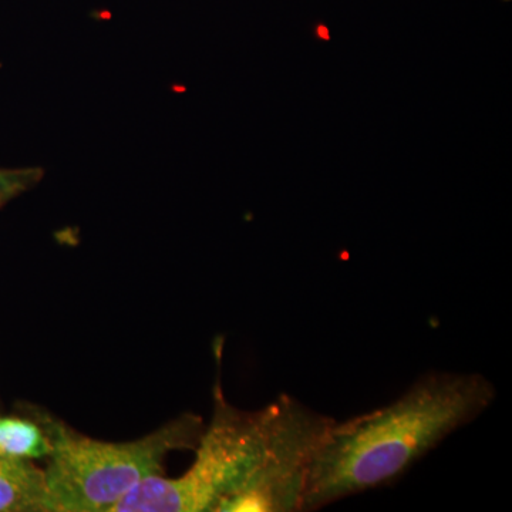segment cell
<instances>
[{
	"label": "cell",
	"mask_w": 512,
	"mask_h": 512,
	"mask_svg": "<svg viewBox=\"0 0 512 512\" xmlns=\"http://www.w3.org/2000/svg\"><path fill=\"white\" fill-rule=\"evenodd\" d=\"M333 421L286 394L242 412L218 382L191 467L180 477L148 478L114 512L301 511L313 454Z\"/></svg>",
	"instance_id": "1"
},
{
	"label": "cell",
	"mask_w": 512,
	"mask_h": 512,
	"mask_svg": "<svg viewBox=\"0 0 512 512\" xmlns=\"http://www.w3.org/2000/svg\"><path fill=\"white\" fill-rule=\"evenodd\" d=\"M495 396L494 384L478 373L434 372L389 406L333 421L313 454L301 511L393 484Z\"/></svg>",
	"instance_id": "2"
},
{
	"label": "cell",
	"mask_w": 512,
	"mask_h": 512,
	"mask_svg": "<svg viewBox=\"0 0 512 512\" xmlns=\"http://www.w3.org/2000/svg\"><path fill=\"white\" fill-rule=\"evenodd\" d=\"M22 410L49 439L43 470L53 512H114L138 485L164 474L171 453L194 451L205 429L201 416L185 413L141 439L111 443L84 436L42 407Z\"/></svg>",
	"instance_id": "3"
},
{
	"label": "cell",
	"mask_w": 512,
	"mask_h": 512,
	"mask_svg": "<svg viewBox=\"0 0 512 512\" xmlns=\"http://www.w3.org/2000/svg\"><path fill=\"white\" fill-rule=\"evenodd\" d=\"M0 512H53L45 470L35 461L0 457Z\"/></svg>",
	"instance_id": "4"
},
{
	"label": "cell",
	"mask_w": 512,
	"mask_h": 512,
	"mask_svg": "<svg viewBox=\"0 0 512 512\" xmlns=\"http://www.w3.org/2000/svg\"><path fill=\"white\" fill-rule=\"evenodd\" d=\"M50 443L46 431L25 410L20 414L0 413V457L15 460H46Z\"/></svg>",
	"instance_id": "5"
},
{
	"label": "cell",
	"mask_w": 512,
	"mask_h": 512,
	"mask_svg": "<svg viewBox=\"0 0 512 512\" xmlns=\"http://www.w3.org/2000/svg\"><path fill=\"white\" fill-rule=\"evenodd\" d=\"M42 178V168H0V210L9 202L36 187Z\"/></svg>",
	"instance_id": "6"
}]
</instances>
